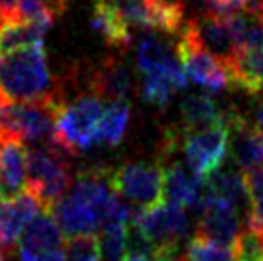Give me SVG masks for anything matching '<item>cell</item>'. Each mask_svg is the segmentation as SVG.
<instances>
[{"label":"cell","mask_w":263,"mask_h":261,"mask_svg":"<svg viewBox=\"0 0 263 261\" xmlns=\"http://www.w3.org/2000/svg\"><path fill=\"white\" fill-rule=\"evenodd\" d=\"M186 85H189V77H186L181 62L177 60V62L165 65L161 69L142 73V81H140L139 88L140 98L152 106L165 108L177 92L186 88Z\"/></svg>","instance_id":"7c38bea8"},{"label":"cell","mask_w":263,"mask_h":261,"mask_svg":"<svg viewBox=\"0 0 263 261\" xmlns=\"http://www.w3.org/2000/svg\"><path fill=\"white\" fill-rule=\"evenodd\" d=\"M205 182H208V189L213 198L233 203L236 210L244 213V217L248 221L250 194L244 173H240L238 169H233V167H219L210 177H205Z\"/></svg>","instance_id":"2e32d148"},{"label":"cell","mask_w":263,"mask_h":261,"mask_svg":"<svg viewBox=\"0 0 263 261\" xmlns=\"http://www.w3.org/2000/svg\"><path fill=\"white\" fill-rule=\"evenodd\" d=\"M186 165L198 177H210L217 171L229 154V121L227 114L215 125L183 137Z\"/></svg>","instance_id":"8992f818"},{"label":"cell","mask_w":263,"mask_h":261,"mask_svg":"<svg viewBox=\"0 0 263 261\" xmlns=\"http://www.w3.org/2000/svg\"><path fill=\"white\" fill-rule=\"evenodd\" d=\"M175 50L186 77L194 85L205 88L208 92H221L229 85H233V77H231L229 67L221 64L217 58H213L210 52H205L184 31V27L179 33Z\"/></svg>","instance_id":"52a82bcc"},{"label":"cell","mask_w":263,"mask_h":261,"mask_svg":"<svg viewBox=\"0 0 263 261\" xmlns=\"http://www.w3.org/2000/svg\"><path fill=\"white\" fill-rule=\"evenodd\" d=\"M233 85L248 95L263 92V48L256 52H240L231 67Z\"/></svg>","instance_id":"ffe728a7"},{"label":"cell","mask_w":263,"mask_h":261,"mask_svg":"<svg viewBox=\"0 0 263 261\" xmlns=\"http://www.w3.org/2000/svg\"><path fill=\"white\" fill-rule=\"evenodd\" d=\"M244 179L250 194V215L246 223L263 234V165L246 171Z\"/></svg>","instance_id":"603a6c76"},{"label":"cell","mask_w":263,"mask_h":261,"mask_svg":"<svg viewBox=\"0 0 263 261\" xmlns=\"http://www.w3.org/2000/svg\"><path fill=\"white\" fill-rule=\"evenodd\" d=\"M67 261H102V246L95 234L69 238L66 248Z\"/></svg>","instance_id":"4316f807"},{"label":"cell","mask_w":263,"mask_h":261,"mask_svg":"<svg viewBox=\"0 0 263 261\" xmlns=\"http://www.w3.org/2000/svg\"><path fill=\"white\" fill-rule=\"evenodd\" d=\"M131 225L137 227L154 246V255L160 250L179 248L189 234L190 219L186 208L175 203H158L154 208H133Z\"/></svg>","instance_id":"277c9868"},{"label":"cell","mask_w":263,"mask_h":261,"mask_svg":"<svg viewBox=\"0 0 263 261\" xmlns=\"http://www.w3.org/2000/svg\"><path fill=\"white\" fill-rule=\"evenodd\" d=\"M252 0H215L213 6L221 8V10H238V8H244L246 4H250Z\"/></svg>","instance_id":"83f0119b"},{"label":"cell","mask_w":263,"mask_h":261,"mask_svg":"<svg viewBox=\"0 0 263 261\" xmlns=\"http://www.w3.org/2000/svg\"><path fill=\"white\" fill-rule=\"evenodd\" d=\"M95 12L90 17L92 29L110 46L127 48L131 43V27L125 22L117 4L110 0H95Z\"/></svg>","instance_id":"e0dca14e"},{"label":"cell","mask_w":263,"mask_h":261,"mask_svg":"<svg viewBox=\"0 0 263 261\" xmlns=\"http://www.w3.org/2000/svg\"><path fill=\"white\" fill-rule=\"evenodd\" d=\"M233 254L236 261H263V234L246 223L234 242Z\"/></svg>","instance_id":"484cf974"},{"label":"cell","mask_w":263,"mask_h":261,"mask_svg":"<svg viewBox=\"0 0 263 261\" xmlns=\"http://www.w3.org/2000/svg\"><path fill=\"white\" fill-rule=\"evenodd\" d=\"M0 95L10 104L41 100L50 95V71L43 44L27 46L2 58Z\"/></svg>","instance_id":"6da1fadb"},{"label":"cell","mask_w":263,"mask_h":261,"mask_svg":"<svg viewBox=\"0 0 263 261\" xmlns=\"http://www.w3.org/2000/svg\"><path fill=\"white\" fill-rule=\"evenodd\" d=\"M50 211L62 234H66L67 238L92 234L98 227H102V219L98 215V211L83 200L75 198L73 194L64 196L58 203H54Z\"/></svg>","instance_id":"4fadbf2b"},{"label":"cell","mask_w":263,"mask_h":261,"mask_svg":"<svg viewBox=\"0 0 263 261\" xmlns=\"http://www.w3.org/2000/svg\"><path fill=\"white\" fill-rule=\"evenodd\" d=\"M229 121V150L242 171H252L263 165V138L254 123L240 116L234 108L225 109Z\"/></svg>","instance_id":"30bf717a"},{"label":"cell","mask_w":263,"mask_h":261,"mask_svg":"<svg viewBox=\"0 0 263 261\" xmlns=\"http://www.w3.org/2000/svg\"><path fill=\"white\" fill-rule=\"evenodd\" d=\"M67 0H0V6L14 20H43L54 22V17L66 10Z\"/></svg>","instance_id":"44dd1931"},{"label":"cell","mask_w":263,"mask_h":261,"mask_svg":"<svg viewBox=\"0 0 263 261\" xmlns=\"http://www.w3.org/2000/svg\"><path fill=\"white\" fill-rule=\"evenodd\" d=\"M111 189L137 208H154L163 196V169L160 163L125 161L110 173Z\"/></svg>","instance_id":"5b68a950"},{"label":"cell","mask_w":263,"mask_h":261,"mask_svg":"<svg viewBox=\"0 0 263 261\" xmlns=\"http://www.w3.org/2000/svg\"><path fill=\"white\" fill-rule=\"evenodd\" d=\"M52 22L43 20H14L0 29V58L27 46L43 44Z\"/></svg>","instance_id":"ac0fdd59"},{"label":"cell","mask_w":263,"mask_h":261,"mask_svg":"<svg viewBox=\"0 0 263 261\" xmlns=\"http://www.w3.org/2000/svg\"><path fill=\"white\" fill-rule=\"evenodd\" d=\"M27 190V150L22 140L10 138L0 152V200L12 202Z\"/></svg>","instance_id":"8fae6325"},{"label":"cell","mask_w":263,"mask_h":261,"mask_svg":"<svg viewBox=\"0 0 263 261\" xmlns=\"http://www.w3.org/2000/svg\"><path fill=\"white\" fill-rule=\"evenodd\" d=\"M238 213L240 211L233 203L213 198L198 213L196 236L219 246H234L238 234L242 232V219Z\"/></svg>","instance_id":"ba28073f"},{"label":"cell","mask_w":263,"mask_h":261,"mask_svg":"<svg viewBox=\"0 0 263 261\" xmlns=\"http://www.w3.org/2000/svg\"><path fill=\"white\" fill-rule=\"evenodd\" d=\"M127 240H129V227L127 225H104L102 227V255L106 261H123L127 255Z\"/></svg>","instance_id":"cb8c5ba5"},{"label":"cell","mask_w":263,"mask_h":261,"mask_svg":"<svg viewBox=\"0 0 263 261\" xmlns=\"http://www.w3.org/2000/svg\"><path fill=\"white\" fill-rule=\"evenodd\" d=\"M8 257H10V254H8V252L4 250V248L0 246V261H10Z\"/></svg>","instance_id":"d6a6232c"},{"label":"cell","mask_w":263,"mask_h":261,"mask_svg":"<svg viewBox=\"0 0 263 261\" xmlns=\"http://www.w3.org/2000/svg\"><path fill=\"white\" fill-rule=\"evenodd\" d=\"M8 22H14V17L8 14L4 8L0 6V29H2V27H4V25H6Z\"/></svg>","instance_id":"f546056e"},{"label":"cell","mask_w":263,"mask_h":261,"mask_svg":"<svg viewBox=\"0 0 263 261\" xmlns=\"http://www.w3.org/2000/svg\"><path fill=\"white\" fill-rule=\"evenodd\" d=\"M73 182L67 154L46 142L27 152V192L35 196L43 210L50 211Z\"/></svg>","instance_id":"3957f363"},{"label":"cell","mask_w":263,"mask_h":261,"mask_svg":"<svg viewBox=\"0 0 263 261\" xmlns=\"http://www.w3.org/2000/svg\"><path fill=\"white\" fill-rule=\"evenodd\" d=\"M184 261H236L234 254L227 246L213 244L210 240L194 238L189 242L186 252H184Z\"/></svg>","instance_id":"d4e9b609"},{"label":"cell","mask_w":263,"mask_h":261,"mask_svg":"<svg viewBox=\"0 0 263 261\" xmlns=\"http://www.w3.org/2000/svg\"><path fill=\"white\" fill-rule=\"evenodd\" d=\"M225 111L210 95H190L181 102L177 130L183 137L190 133H198L221 121Z\"/></svg>","instance_id":"9a60e30c"},{"label":"cell","mask_w":263,"mask_h":261,"mask_svg":"<svg viewBox=\"0 0 263 261\" xmlns=\"http://www.w3.org/2000/svg\"><path fill=\"white\" fill-rule=\"evenodd\" d=\"M10 138H14V137H10L6 130H2L0 129V152H2V148H4V144H6Z\"/></svg>","instance_id":"1f68e13d"},{"label":"cell","mask_w":263,"mask_h":261,"mask_svg":"<svg viewBox=\"0 0 263 261\" xmlns=\"http://www.w3.org/2000/svg\"><path fill=\"white\" fill-rule=\"evenodd\" d=\"M177 50H171L167 43L154 33L146 35L137 48V67L140 73H150L177 62Z\"/></svg>","instance_id":"7402d4cb"},{"label":"cell","mask_w":263,"mask_h":261,"mask_svg":"<svg viewBox=\"0 0 263 261\" xmlns=\"http://www.w3.org/2000/svg\"><path fill=\"white\" fill-rule=\"evenodd\" d=\"M131 123V106L127 100L110 102L104 109L100 125H98V144L117 146L127 135Z\"/></svg>","instance_id":"d6986e66"},{"label":"cell","mask_w":263,"mask_h":261,"mask_svg":"<svg viewBox=\"0 0 263 261\" xmlns=\"http://www.w3.org/2000/svg\"><path fill=\"white\" fill-rule=\"evenodd\" d=\"M102 100L95 95H79L73 102H62L50 144L67 156H75L98 144Z\"/></svg>","instance_id":"7a4b0ae2"},{"label":"cell","mask_w":263,"mask_h":261,"mask_svg":"<svg viewBox=\"0 0 263 261\" xmlns=\"http://www.w3.org/2000/svg\"><path fill=\"white\" fill-rule=\"evenodd\" d=\"M64 248L62 231L48 210H43L31 221L20 238V261Z\"/></svg>","instance_id":"5bb4252c"},{"label":"cell","mask_w":263,"mask_h":261,"mask_svg":"<svg viewBox=\"0 0 263 261\" xmlns=\"http://www.w3.org/2000/svg\"><path fill=\"white\" fill-rule=\"evenodd\" d=\"M123 261H152L146 255H139V254H127Z\"/></svg>","instance_id":"4dcf8cb0"},{"label":"cell","mask_w":263,"mask_h":261,"mask_svg":"<svg viewBox=\"0 0 263 261\" xmlns=\"http://www.w3.org/2000/svg\"><path fill=\"white\" fill-rule=\"evenodd\" d=\"M254 127H256V130L259 133V137L263 138V100L259 102L256 114H254Z\"/></svg>","instance_id":"f1b7e54d"},{"label":"cell","mask_w":263,"mask_h":261,"mask_svg":"<svg viewBox=\"0 0 263 261\" xmlns=\"http://www.w3.org/2000/svg\"><path fill=\"white\" fill-rule=\"evenodd\" d=\"M88 95L98 96L100 100L117 102L127 100L137 83L131 67L119 58H106L98 65H92L87 73Z\"/></svg>","instance_id":"9c48e42d"}]
</instances>
